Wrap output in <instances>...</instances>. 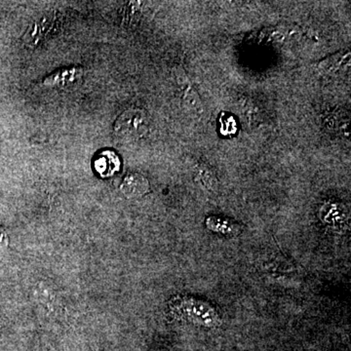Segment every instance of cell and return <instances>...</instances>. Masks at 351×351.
Listing matches in <instances>:
<instances>
[{"label":"cell","mask_w":351,"mask_h":351,"mask_svg":"<svg viewBox=\"0 0 351 351\" xmlns=\"http://www.w3.org/2000/svg\"><path fill=\"white\" fill-rule=\"evenodd\" d=\"M149 121L147 113L138 108H130L122 113L114 124V132L119 137L135 141L144 137L149 131Z\"/></svg>","instance_id":"1"},{"label":"cell","mask_w":351,"mask_h":351,"mask_svg":"<svg viewBox=\"0 0 351 351\" xmlns=\"http://www.w3.org/2000/svg\"><path fill=\"white\" fill-rule=\"evenodd\" d=\"M56 21V13L54 11L43 14L38 19L34 21L25 32L24 43L27 47L36 48L43 43L54 27Z\"/></svg>","instance_id":"2"},{"label":"cell","mask_w":351,"mask_h":351,"mask_svg":"<svg viewBox=\"0 0 351 351\" xmlns=\"http://www.w3.org/2000/svg\"><path fill=\"white\" fill-rule=\"evenodd\" d=\"M84 75V69L80 66H69L55 71L46 76L43 82V86L48 88H64L71 86L80 82Z\"/></svg>","instance_id":"3"},{"label":"cell","mask_w":351,"mask_h":351,"mask_svg":"<svg viewBox=\"0 0 351 351\" xmlns=\"http://www.w3.org/2000/svg\"><path fill=\"white\" fill-rule=\"evenodd\" d=\"M119 189L126 197L138 198L149 193V182L145 176L131 173L124 178Z\"/></svg>","instance_id":"4"},{"label":"cell","mask_w":351,"mask_h":351,"mask_svg":"<svg viewBox=\"0 0 351 351\" xmlns=\"http://www.w3.org/2000/svg\"><path fill=\"white\" fill-rule=\"evenodd\" d=\"M206 228L213 232L228 237H237L241 232V228L239 223L217 216H211L206 219Z\"/></svg>","instance_id":"5"},{"label":"cell","mask_w":351,"mask_h":351,"mask_svg":"<svg viewBox=\"0 0 351 351\" xmlns=\"http://www.w3.org/2000/svg\"><path fill=\"white\" fill-rule=\"evenodd\" d=\"M120 161L119 156L113 152H104L95 161V169L101 177H110L119 171Z\"/></svg>","instance_id":"6"}]
</instances>
